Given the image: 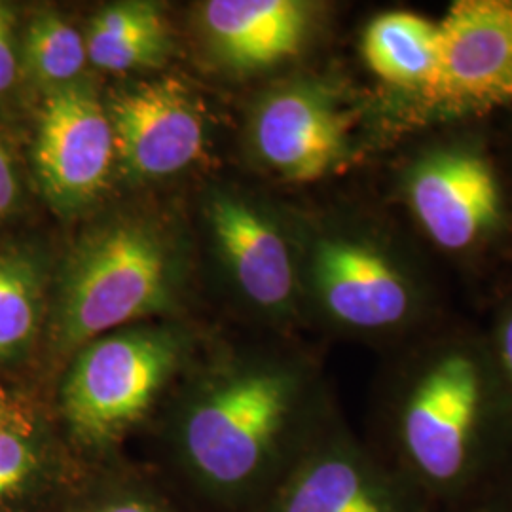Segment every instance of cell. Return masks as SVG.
Here are the masks:
<instances>
[{
	"label": "cell",
	"mask_w": 512,
	"mask_h": 512,
	"mask_svg": "<svg viewBox=\"0 0 512 512\" xmlns=\"http://www.w3.org/2000/svg\"><path fill=\"white\" fill-rule=\"evenodd\" d=\"M512 395L494 355L471 344L431 349L406 376L389 463L435 509L473 507L511 467Z\"/></svg>",
	"instance_id": "obj_1"
},
{
	"label": "cell",
	"mask_w": 512,
	"mask_h": 512,
	"mask_svg": "<svg viewBox=\"0 0 512 512\" xmlns=\"http://www.w3.org/2000/svg\"><path fill=\"white\" fill-rule=\"evenodd\" d=\"M177 260L164 234L145 220H110L80 239L57 304V344L88 346L112 329L173 306Z\"/></svg>",
	"instance_id": "obj_2"
},
{
	"label": "cell",
	"mask_w": 512,
	"mask_h": 512,
	"mask_svg": "<svg viewBox=\"0 0 512 512\" xmlns=\"http://www.w3.org/2000/svg\"><path fill=\"white\" fill-rule=\"evenodd\" d=\"M300 391L298 374L281 366L239 370L211 385L183 425L194 471L219 488L245 486L266 473L289 435Z\"/></svg>",
	"instance_id": "obj_3"
},
{
	"label": "cell",
	"mask_w": 512,
	"mask_h": 512,
	"mask_svg": "<svg viewBox=\"0 0 512 512\" xmlns=\"http://www.w3.org/2000/svg\"><path fill=\"white\" fill-rule=\"evenodd\" d=\"M179 357L177 336L156 329L105 334L80 349L61 397L74 437L90 446L120 439L147 414Z\"/></svg>",
	"instance_id": "obj_4"
},
{
	"label": "cell",
	"mask_w": 512,
	"mask_h": 512,
	"mask_svg": "<svg viewBox=\"0 0 512 512\" xmlns=\"http://www.w3.org/2000/svg\"><path fill=\"white\" fill-rule=\"evenodd\" d=\"M452 114L512 103V0H459L437 23V61L420 90Z\"/></svg>",
	"instance_id": "obj_5"
},
{
	"label": "cell",
	"mask_w": 512,
	"mask_h": 512,
	"mask_svg": "<svg viewBox=\"0 0 512 512\" xmlns=\"http://www.w3.org/2000/svg\"><path fill=\"white\" fill-rule=\"evenodd\" d=\"M116 154L109 110L86 82L46 93L33 162L55 209L73 213L93 202L109 181Z\"/></svg>",
	"instance_id": "obj_6"
},
{
	"label": "cell",
	"mask_w": 512,
	"mask_h": 512,
	"mask_svg": "<svg viewBox=\"0 0 512 512\" xmlns=\"http://www.w3.org/2000/svg\"><path fill=\"white\" fill-rule=\"evenodd\" d=\"M387 459L346 440L308 448L275 492L272 512H433Z\"/></svg>",
	"instance_id": "obj_7"
},
{
	"label": "cell",
	"mask_w": 512,
	"mask_h": 512,
	"mask_svg": "<svg viewBox=\"0 0 512 512\" xmlns=\"http://www.w3.org/2000/svg\"><path fill=\"white\" fill-rule=\"evenodd\" d=\"M348 112L315 82H294L268 93L255 110L258 158L287 181L313 183L344 164L349 152Z\"/></svg>",
	"instance_id": "obj_8"
},
{
	"label": "cell",
	"mask_w": 512,
	"mask_h": 512,
	"mask_svg": "<svg viewBox=\"0 0 512 512\" xmlns=\"http://www.w3.org/2000/svg\"><path fill=\"white\" fill-rule=\"evenodd\" d=\"M109 118L116 152L131 177H169L202 156V109L173 78L147 82L116 95Z\"/></svg>",
	"instance_id": "obj_9"
},
{
	"label": "cell",
	"mask_w": 512,
	"mask_h": 512,
	"mask_svg": "<svg viewBox=\"0 0 512 512\" xmlns=\"http://www.w3.org/2000/svg\"><path fill=\"white\" fill-rule=\"evenodd\" d=\"M408 200L439 247L463 251L501 220V190L492 165L467 148L435 150L414 165Z\"/></svg>",
	"instance_id": "obj_10"
},
{
	"label": "cell",
	"mask_w": 512,
	"mask_h": 512,
	"mask_svg": "<svg viewBox=\"0 0 512 512\" xmlns=\"http://www.w3.org/2000/svg\"><path fill=\"white\" fill-rule=\"evenodd\" d=\"M313 279L325 310L348 329H401L414 310L403 272L361 239H321L313 253Z\"/></svg>",
	"instance_id": "obj_11"
},
{
	"label": "cell",
	"mask_w": 512,
	"mask_h": 512,
	"mask_svg": "<svg viewBox=\"0 0 512 512\" xmlns=\"http://www.w3.org/2000/svg\"><path fill=\"white\" fill-rule=\"evenodd\" d=\"M209 224L243 294L262 310H285L293 300L294 268L274 222L239 198L217 196L209 203Z\"/></svg>",
	"instance_id": "obj_12"
},
{
	"label": "cell",
	"mask_w": 512,
	"mask_h": 512,
	"mask_svg": "<svg viewBox=\"0 0 512 512\" xmlns=\"http://www.w3.org/2000/svg\"><path fill=\"white\" fill-rule=\"evenodd\" d=\"M202 14L213 50L239 71L293 57L310 25V6L296 0H213Z\"/></svg>",
	"instance_id": "obj_13"
},
{
	"label": "cell",
	"mask_w": 512,
	"mask_h": 512,
	"mask_svg": "<svg viewBox=\"0 0 512 512\" xmlns=\"http://www.w3.org/2000/svg\"><path fill=\"white\" fill-rule=\"evenodd\" d=\"M88 61L109 73L164 65L171 40L158 4L118 2L95 14L86 37Z\"/></svg>",
	"instance_id": "obj_14"
},
{
	"label": "cell",
	"mask_w": 512,
	"mask_h": 512,
	"mask_svg": "<svg viewBox=\"0 0 512 512\" xmlns=\"http://www.w3.org/2000/svg\"><path fill=\"white\" fill-rule=\"evenodd\" d=\"M370 71L387 84L420 92L437 61V23L412 12H387L363 37Z\"/></svg>",
	"instance_id": "obj_15"
},
{
	"label": "cell",
	"mask_w": 512,
	"mask_h": 512,
	"mask_svg": "<svg viewBox=\"0 0 512 512\" xmlns=\"http://www.w3.org/2000/svg\"><path fill=\"white\" fill-rule=\"evenodd\" d=\"M19 55L21 73L46 93L78 82L88 63L86 38L57 12H42L29 21Z\"/></svg>",
	"instance_id": "obj_16"
},
{
	"label": "cell",
	"mask_w": 512,
	"mask_h": 512,
	"mask_svg": "<svg viewBox=\"0 0 512 512\" xmlns=\"http://www.w3.org/2000/svg\"><path fill=\"white\" fill-rule=\"evenodd\" d=\"M44 274L25 253L0 255V361L27 348L42 315Z\"/></svg>",
	"instance_id": "obj_17"
},
{
	"label": "cell",
	"mask_w": 512,
	"mask_h": 512,
	"mask_svg": "<svg viewBox=\"0 0 512 512\" xmlns=\"http://www.w3.org/2000/svg\"><path fill=\"white\" fill-rule=\"evenodd\" d=\"M37 469V456L19 431H0V499L16 494Z\"/></svg>",
	"instance_id": "obj_18"
},
{
	"label": "cell",
	"mask_w": 512,
	"mask_h": 512,
	"mask_svg": "<svg viewBox=\"0 0 512 512\" xmlns=\"http://www.w3.org/2000/svg\"><path fill=\"white\" fill-rule=\"evenodd\" d=\"M19 74L18 19L10 4L0 2V97L16 88Z\"/></svg>",
	"instance_id": "obj_19"
},
{
	"label": "cell",
	"mask_w": 512,
	"mask_h": 512,
	"mask_svg": "<svg viewBox=\"0 0 512 512\" xmlns=\"http://www.w3.org/2000/svg\"><path fill=\"white\" fill-rule=\"evenodd\" d=\"M21 203V184L18 169L0 139V222L12 217Z\"/></svg>",
	"instance_id": "obj_20"
},
{
	"label": "cell",
	"mask_w": 512,
	"mask_h": 512,
	"mask_svg": "<svg viewBox=\"0 0 512 512\" xmlns=\"http://www.w3.org/2000/svg\"><path fill=\"white\" fill-rule=\"evenodd\" d=\"M492 355L495 365L499 368V374L512 395V311L503 319L501 327L497 330Z\"/></svg>",
	"instance_id": "obj_21"
},
{
	"label": "cell",
	"mask_w": 512,
	"mask_h": 512,
	"mask_svg": "<svg viewBox=\"0 0 512 512\" xmlns=\"http://www.w3.org/2000/svg\"><path fill=\"white\" fill-rule=\"evenodd\" d=\"M484 503L473 505L475 512H512V463L511 467L499 476V480L486 492Z\"/></svg>",
	"instance_id": "obj_22"
},
{
	"label": "cell",
	"mask_w": 512,
	"mask_h": 512,
	"mask_svg": "<svg viewBox=\"0 0 512 512\" xmlns=\"http://www.w3.org/2000/svg\"><path fill=\"white\" fill-rule=\"evenodd\" d=\"M23 416L18 406L10 401V397L0 389V431H19L23 433Z\"/></svg>",
	"instance_id": "obj_23"
},
{
	"label": "cell",
	"mask_w": 512,
	"mask_h": 512,
	"mask_svg": "<svg viewBox=\"0 0 512 512\" xmlns=\"http://www.w3.org/2000/svg\"><path fill=\"white\" fill-rule=\"evenodd\" d=\"M88 512H164L143 501H116L109 505H101L97 509Z\"/></svg>",
	"instance_id": "obj_24"
},
{
	"label": "cell",
	"mask_w": 512,
	"mask_h": 512,
	"mask_svg": "<svg viewBox=\"0 0 512 512\" xmlns=\"http://www.w3.org/2000/svg\"><path fill=\"white\" fill-rule=\"evenodd\" d=\"M433 512H475L473 507H463V509H437Z\"/></svg>",
	"instance_id": "obj_25"
}]
</instances>
